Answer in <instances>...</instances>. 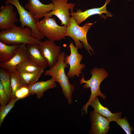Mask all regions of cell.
<instances>
[{
	"label": "cell",
	"instance_id": "1",
	"mask_svg": "<svg viewBox=\"0 0 134 134\" xmlns=\"http://www.w3.org/2000/svg\"><path fill=\"white\" fill-rule=\"evenodd\" d=\"M66 55L64 52H61L56 64L49 69L46 70L44 75L51 76L55 82L59 84L63 93L69 105L72 103V98L75 87L70 82L65 73V68L68 67V65L64 61Z\"/></svg>",
	"mask_w": 134,
	"mask_h": 134
},
{
	"label": "cell",
	"instance_id": "2",
	"mask_svg": "<svg viewBox=\"0 0 134 134\" xmlns=\"http://www.w3.org/2000/svg\"><path fill=\"white\" fill-rule=\"evenodd\" d=\"M32 31L29 27L22 28L15 26L1 30L0 41L6 44L33 43L39 44L41 41L32 36Z\"/></svg>",
	"mask_w": 134,
	"mask_h": 134
},
{
	"label": "cell",
	"instance_id": "3",
	"mask_svg": "<svg viewBox=\"0 0 134 134\" xmlns=\"http://www.w3.org/2000/svg\"><path fill=\"white\" fill-rule=\"evenodd\" d=\"M91 76L90 79L86 80L83 75L80 80V84L84 83L83 87L87 89L90 88L91 94L89 100L83 107L82 111L85 114L87 113V108L90 104L96 97L99 96L102 99L105 100V96L101 92L100 88V84L102 81L108 76L106 71L102 68L95 67L90 71Z\"/></svg>",
	"mask_w": 134,
	"mask_h": 134
},
{
	"label": "cell",
	"instance_id": "4",
	"mask_svg": "<svg viewBox=\"0 0 134 134\" xmlns=\"http://www.w3.org/2000/svg\"><path fill=\"white\" fill-rule=\"evenodd\" d=\"M70 25L67 27L66 36L71 38L74 41L75 46L78 48L82 49L84 47L90 55L91 51L94 53L93 50L88 42L87 33L93 23L88 22L82 26H80L76 22L74 18L70 17Z\"/></svg>",
	"mask_w": 134,
	"mask_h": 134
},
{
	"label": "cell",
	"instance_id": "5",
	"mask_svg": "<svg viewBox=\"0 0 134 134\" xmlns=\"http://www.w3.org/2000/svg\"><path fill=\"white\" fill-rule=\"evenodd\" d=\"M37 30L49 40L58 41L65 39L67 27L60 26L54 17H44L36 24Z\"/></svg>",
	"mask_w": 134,
	"mask_h": 134
},
{
	"label": "cell",
	"instance_id": "6",
	"mask_svg": "<svg viewBox=\"0 0 134 134\" xmlns=\"http://www.w3.org/2000/svg\"><path fill=\"white\" fill-rule=\"evenodd\" d=\"M5 3L6 5L11 4L15 6L19 15V21L22 28H24L25 26L29 27L31 29L32 37L40 40L44 38V37L36 28V23L38 21L21 5L19 0H6Z\"/></svg>",
	"mask_w": 134,
	"mask_h": 134
},
{
	"label": "cell",
	"instance_id": "7",
	"mask_svg": "<svg viewBox=\"0 0 134 134\" xmlns=\"http://www.w3.org/2000/svg\"><path fill=\"white\" fill-rule=\"evenodd\" d=\"M53 8L51 11L47 13L44 17H51L55 15L61 22V25L68 26L70 23V16L75 6L74 3H68V0H51Z\"/></svg>",
	"mask_w": 134,
	"mask_h": 134
},
{
	"label": "cell",
	"instance_id": "8",
	"mask_svg": "<svg viewBox=\"0 0 134 134\" xmlns=\"http://www.w3.org/2000/svg\"><path fill=\"white\" fill-rule=\"evenodd\" d=\"M69 47L70 55H66L64 59L65 62L69 66L67 75L68 78H72L75 76L78 77L82 74V69L85 67L84 64L81 63L83 55L78 52V48L75 46L72 42L70 43Z\"/></svg>",
	"mask_w": 134,
	"mask_h": 134
},
{
	"label": "cell",
	"instance_id": "9",
	"mask_svg": "<svg viewBox=\"0 0 134 134\" xmlns=\"http://www.w3.org/2000/svg\"><path fill=\"white\" fill-rule=\"evenodd\" d=\"M61 47L57 45L54 41L46 40L41 41L38 45L39 50L43 57L47 61L50 68L57 62L61 53Z\"/></svg>",
	"mask_w": 134,
	"mask_h": 134
},
{
	"label": "cell",
	"instance_id": "10",
	"mask_svg": "<svg viewBox=\"0 0 134 134\" xmlns=\"http://www.w3.org/2000/svg\"><path fill=\"white\" fill-rule=\"evenodd\" d=\"M24 7L28 10L35 19L38 21L52 10L53 6L52 3L44 4L39 0H28V3L25 5Z\"/></svg>",
	"mask_w": 134,
	"mask_h": 134
},
{
	"label": "cell",
	"instance_id": "11",
	"mask_svg": "<svg viewBox=\"0 0 134 134\" xmlns=\"http://www.w3.org/2000/svg\"><path fill=\"white\" fill-rule=\"evenodd\" d=\"M0 30H1L13 27L18 21L16 13L13 10V5L9 4L0 8Z\"/></svg>",
	"mask_w": 134,
	"mask_h": 134
},
{
	"label": "cell",
	"instance_id": "12",
	"mask_svg": "<svg viewBox=\"0 0 134 134\" xmlns=\"http://www.w3.org/2000/svg\"><path fill=\"white\" fill-rule=\"evenodd\" d=\"M26 44H20L15 51L13 57L9 60L0 63V67L8 70L10 72L17 71L16 67L22 62L29 60L27 52Z\"/></svg>",
	"mask_w": 134,
	"mask_h": 134
},
{
	"label": "cell",
	"instance_id": "13",
	"mask_svg": "<svg viewBox=\"0 0 134 134\" xmlns=\"http://www.w3.org/2000/svg\"><path fill=\"white\" fill-rule=\"evenodd\" d=\"M91 126L89 133L93 134H105L109 129L110 121L97 112H90Z\"/></svg>",
	"mask_w": 134,
	"mask_h": 134
},
{
	"label": "cell",
	"instance_id": "14",
	"mask_svg": "<svg viewBox=\"0 0 134 134\" xmlns=\"http://www.w3.org/2000/svg\"><path fill=\"white\" fill-rule=\"evenodd\" d=\"M110 2V0H106L104 4L100 8L90 9L84 11L78 9L75 12H71V15L79 25L89 17L96 14L101 15L105 13L107 17H111L112 15L106 8V5Z\"/></svg>",
	"mask_w": 134,
	"mask_h": 134
},
{
	"label": "cell",
	"instance_id": "15",
	"mask_svg": "<svg viewBox=\"0 0 134 134\" xmlns=\"http://www.w3.org/2000/svg\"><path fill=\"white\" fill-rule=\"evenodd\" d=\"M26 48L28 59L30 61L44 69L47 67L48 62L41 54L38 48V44H27Z\"/></svg>",
	"mask_w": 134,
	"mask_h": 134
},
{
	"label": "cell",
	"instance_id": "16",
	"mask_svg": "<svg viewBox=\"0 0 134 134\" xmlns=\"http://www.w3.org/2000/svg\"><path fill=\"white\" fill-rule=\"evenodd\" d=\"M56 82L51 78L45 81L36 82L29 87L30 94H35L36 98L40 99L44 92L47 90L55 88Z\"/></svg>",
	"mask_w": 134,
	"mask_h": 134
},
{
	"label": "cell",
	"instance_id": "17",
	"mask_svg": "<svg viewBox=\"0 0 134 134\" xmlns=\"http://www.w3.org/2000/svg\"><path fill=\"white\" fill-rule=\"evenodd\" d=\"M94 109L101 115L105 117L110 122L116 121L118 118L121 117L122 113L118 112L115 113H112L107 107H104L100 102L98 97L93 100L90 104Z\"/></svg>",
	"mask_w": 134,
	"mask_h": 134
},
{
	"label": "cell",
	"instance_id": "18",
	"mask_svg": "<svg viewBox=\"0 0 134 134\" xmlns=\"http://www.w3.org/2000/svg\"><path fill=\"white\" fill-rule=\"evenodd\" d=\"M19 45H9L0 41V63H5L12 58Z\"/></svg>",
	"mask_w": 134,
	"mask_h": 134
},
{
	"label": "cell",
	"instance_id": "19",
	"mask_svg": "<svg viewBox=\"0 0 134 134\" xmlns=\"http://www.w3.org/2000/svg\"><path fill=\"white\" fill-rule=\"evenodd\" d=\"M44 72V69L34 72L23 73L19 72L22 83L23 86H29L37 81Z\"/></svg>",
	"mask_w": 134,
	"mask_h": 134
},
{
	"label": "cell",
	"instance_id": "20",
	"mask_svg": "<svg viewBox=\"0 0 134 134\" xmlns=\"http://www.w3.org/2000/svg\"><path fill=\"white\" fill-rule=\"evenodd\" d=\"M11 73L8 70L0 67V82L1 83L5 92L10 100L12 94L11 85Z\"/></svg>",
	"mask_w": 134,
	"mask_h": 134
},
{
	"label": "cell",
	"instance_id": "21",
	"mask_svg": "<svg viewBox=\"0 0 134 134\" xmlns=\"http://www.w3.org/2000/svg\"><path fill=\"white\" fill-rule=\"evenodd\" d=\"M41 68L37 66L29 60L24 61L16 67V70L23 73L32 72L38 71Z\"/></svg>",
	"mask_w": 134,
	"mask_h": 134
},
{
	"label": "cell",
	"instance_id": "22",
	"mask_svg": "<svg viewBox=\"0 0 134 134\" xmlns=\"http://www.w3.org/2000/svg\"><path fill=\"white\" fill-rule=\"evenodd\" d=\"M11 73V85L12 90L11 100L16 97L15 94L16 91L23 86L20 79L19 72L17 71Z\"/></svg>",
	"mask_w": 134,
	"mask_h": 134
},
{
	"label": "cell",
	"instance_id": "23",
	"mask_svg": "<svg viewBox=\"0 0 134 134\" xmlns=\"http://www.w3.org/2000/svg\"><path fill=\"white\" fill-rule=\"evenodd\" d=\"M19 99L15 98L11 100L9 102L5 105L0 107V126L2 124L4 118L11 110L15 106V103Z\"/></svg>",
	"mask_w": 134,
	"mask_h": 134
},
{
	"label": "cell",
	"instance_id": "24",
	"mask_svg": "<svg viewBox=\"0 0 134 134\" xmlns=\"http://www.w3.org/2000/svg\"><path fill=\"white\" fill-rule=\"evenodd\" d=\"M127 134H131L133 130V128L130 126L126 117L123 118L121 117L118 119L116 121Z\"/></svg>",
	"mask_w": 134,
	"mask_h": 134
},
{
	"label": "cell",
	"instance_id": "25",
	"mask_svg": "<svg viewBox=\"0 0 134 134\" xmlns=\"http://www.w3.org/2000/svg\"><path fill=\"white\" fill-rule=\"evenodd\" d=\"M10 100L5 91L3 87L0 82V107L7 104Z\"/></svg>",
	"mask_w": 134,
	"mask_h": 134
},
{
	"label": "cell",
	"instance_id": "26",
	"mask_svg": "<svg viewBox=\"0 0 134 134\" xmlns=\"http://www.w3.org/2000/svg\"><path fill=\"white\" fill-rule=\"evenodd\" d=\"M19 89L23 98L30 95L28 86H23Z\"/></svg>",
	"mask_w": 134,
	"mask_h": 134
},
{
	"label": "cell",
	"instance_id": "27",
	"mask_svg": "<svg viewBox=\"0 0 134 134\" xmlns=\"http://www.w3.org/2000/svg\"><path fill=\"white\" fill-rule=\"evenodd\" d=\"M128 1H130L131 0H128Z\"/></svg>",
	"mask_w": 134,
	"mask_h": 134
}]
</instances>
